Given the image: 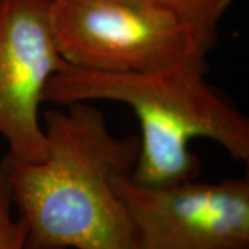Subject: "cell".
I'll list each match as a JSON object with an SVG mask.
<instances>
[{
	"instance_id": "1",
	"label": "cell",
	"mask_w": 249,
	"mask_h": 249,
	"mask_svg": "<svg viewBox=\"0 0 249 249\" xmlns=\"http://www.w3.org/2000/svg\"><path fill=\"white\" fill-rule=\"evenodd\" d=\"M49 111L47 154L39 162H1L27 249H134L133 227L112 178L132 175L139 137H118L91 103Z\"/></svg>"
},
{
	"instance_id": "2",
	"label": "cell",
	"mask_w": 249,
	"mask_h": 249,
	"mask_svg": "<svg viewBox=\"0 0 249 249\" xmlns=\"http://www.w3.org/2000/svg\"><path fill=\"white\" fill-rule=\"evenodd\" d=\"M214 43L196 39L165 68L103 73L67 65L49 80L45 103L116 101L129 106L140 124L139 157L130 178L147 187L196 180L201 162L191 142L208 139L234 160L249 162V119L208 79L206 55Z\"/></svg>"
},
{
	"instance_id": "3",
	"label": "cell",
	"mask_w": 249,
	"mask_h": 249,
	"mask_svg": "<svg viewBox=\"0 0 249 249\" xmlns=\"http://www.w3.org/2000/svg\"><path fill=\"white\" fill-rule=\"evenodd\" d=\"M50 16L62 58L86 71H155L178 61L196 39L208 40L133 0H50Z\"/></svg>"
},
{
	"instance_id": "4",
	"label": "cell",
	"mask_w": 249,
	"mask_h": 249,
	"mask_svg": "<svg viewBox=\"0 0 249 249\" xmlns=\"http://www.w3.org/2000/svg\"><path fill=\"white\" fill-rule=\"evenodd\" d=\"M133 227L134 249H249V180L147 187L112 178Z\"/></svg>"
},
{
	"instance_id": "5",
	"label": "cell",
	"mask_w": 249,
	"mask_h": 249,
	"mask_svg": "<svg viewBox=\"0 0 249 249\" xmlns=\"http://www.w3.org/2000/svg\"><path fill=\"white\" fill-rule=\"evenodd\" d=\"M68 64L55 42L50 0H0V137L19 162L47 154L40 119L49 80Z\"/></svg>"
},
{
	"instance_id": "6",
	"label": "cell",
	"mask_w": 249,
	"mask_h": 249,
	"mask_svg": "<svg viewBox=\"0 0 249 249\" xmlns=\"http://www.w3.org/2000/svg\"><path fill=\"white\" fill-rule=\"evenodd\" d=\"M176 18L196 35L214 42L217 27L232 0H133Z\"/></svg>"
},
{
	"instance_id": "7",
	"label": "cell",
	"mask_w": 249,
	"mask_h": 249,
	"mask_svg": "<svg viewBox=\"0 0 249 249\" xmlns=\"http://www.w3.org/2000/svg\"><path fill=\"white\" fill-rule=\"evenodd\" d=\"M0 249H27V224L14 213L9 181L0 160Z\"/></svg>"
}]
</instances>
